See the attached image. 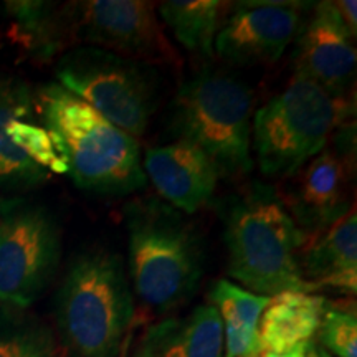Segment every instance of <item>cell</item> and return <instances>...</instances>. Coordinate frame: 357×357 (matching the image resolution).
I'll list each match as a JSON object with an SVG mask.
<instances>
[{
    "label": "cell",
    "mask_w": 357,
    "mask_h": 357,
    "mask_svg": "<svg viewBox=\"0 0 357 357\" xmlns=\"http://www.w3.org/2000/svg\"><path fill=\"white\" fill-rule=\"evenodd\" d=\"M38 102L45 128L79 189L113 197L144 189L147 178L136 137L58 83L47 84Z\"/></svg>",
    "instance_id": "cell-1"
},
{
    "label": "cell",
    "mask_w": 357,
    "mask_h": 357,
    "mask_svg": "<svg viewBox=\"0 0 357 357\" xmlns=\"http://www.w3.org/2000/svg\"><path fill=\"white\" fill-rule=\"evenodd\" d=\"M306 242V231L271 187L257 184L231 200L225 218L227 273L248 291L268 298L314 291L298 261Z\"/></svg>",
    "instance_id": "cell-2"
},
{
    "label": "cell",
    "mask_w": 357,
    "mask_h": 357,
    "mask_svg": "<svg viewBox=\"0 0 357 357\" xmlns=\"http://www.w3.org/2000/svg\"><path fill=\"white\" fill-rule=\"evenodd\" d=\"M128 270L139 300L158 312L182 305L204 271L200 236L185 213L160 199H137L124 208Z\"/></svg>",
    "instance_id": "cell-3"
},
{
    "label": "cell",
    "mask_w": 357,
    "mask_h": 357,
    "mask_svg": "<svg viewBox=\"0 0 357 357\" xmlns=\"http://www.w3.org/2000/svg\"><path fill=\"white\" fill-rule=\"evenodd\" d=\"M55 316L70 357H118L134 316L123 258L100 248L75 258L58 289Z\"/></svg>",
    "instance_id": "cell-4"
},
{
    "label": "cell",
    "mask_w": 357,
    "mask_h": 357,
    "mask_svg": "<svg viewBox=\"0 0 357 357\" xmlns=\"http://www.w3.org/2000/svg\"><path fill=\"white\" fill-rule=\"evenodd\" d=\"M252 105L247 84L225 71L205 70L177 91L171 128L204 151L220 176L242 177L253 169Z\"/></svg>",
    "instance_id": "cell-5"
},
{
    "label": "cell",
    "mask_w": 357,
    "mask_h": 357,
    "mask_svg": "<svg viewBox=\"0 0 357 357\" xmlns=\"http://www.w3.org/2000/svg\"><path fill=\"white\" fill-rule=\"evenodd\" d=\"M349 111L344 98L294 75L288 88L263 105L252 119V144L260 171L270 177L294 176L323 153Z\"/></svg>",
    "instance_id": "cell-6"
},
{
    "label": "cell",
    "mask_w": 357,
    "mask_h": 357,
    "mask_svg": "<svg viewBox=\"0 0 357 357\" xmlns=\"http://www.w3.org/2000/svg\"><path fill=\"white\" fill-rule=\"evenodd\" d=\"M56 78L61 88L132 137L146 132L158 105V86L146 65L98 47H79L61 56Z\"/></svg>",
    "instance_id": "cell-7"
},
{
    "label": "cell",
    "mask_w": 357,
    "mask_h": 357,
    "mask_svg": "<svg viewBox=\"0 0 357 357\" xmlns=\"http://www.w3.org/2000/svg\"><path fill=\"white\" fill-rule=\"evenodd\" d=\"M61 258V231L42 204L0 202V301L29 307L52 283Z\"/></svg>",
    "instance_id": "cell-8"
},
{
    "label": "cell",
    "mask_w": 357,
    "mask_h": 357,
    "mask_svg": "<svg viewBox=\"0 0 357 357\" xmlns=\"http://www.w3.org/2000/svg\"><path fill=\"white\" fill-rule=\"evenodd\" d=\"M66 33L131 60H174L154 7L142 0H88L65 8Z\"/></svg>",
    "instance_id": "cell-9"
},
{
    "label": "cell",
    "mask_w": 357,
    "mask_h": 357,
    "mask_svg": "<svg viewBox=\"0 0 357 357\" xmlns=\"http://www.w3.org/2000/svg\"><path fill=\"white\" fill-rule=\"evenodd\" d=\"M298 2H240L218 30L213 52L231 65L273 63L300 35Z\"/></svg>",
    "instance_id": "cell-10"
},
{
    "label": "cell",
    "mask_w": 357,
    "mask_h": 357,
    "mask_svg": "<svg viewBox=\"0 0 357 357\" xmlns=\"http://www.w3.org/2000/svg\"><path fill=\"white\" fill-rule=\"evenodd\" d=\"M296 73L312 79L333 96L344 98L354 83V37L341 20L336 3L318 2L298 35Z\"/></svg>",
    "instance_id": "cell-11"
},
{
    "label": "cell",
    "mask_w": 357,
    "mask_h": 357,
    "mask_svg": "<svg viewBox=\"0 0 357 357\" xmlns=\"http://www.w3.org/2000/svg\"><path fill=\"white\" fill-rule=\"evenodd\" d=\"M142 169L164 202L185 215L200 211L212 199L220 177L204 151L181 139L147 149Z\"/></svg>",
    "instance_id": "cell-12"
},
{
    "label": "cell",
    "mask_w": 357,
    "mask_h": 357,
    "mask_svg": "<svg viewBox=\"0 0 357 357\" xmlns=\"http://www.w3.org/2000/svg\"><path fill=\"white\" fill-rule=\"evenodd\" d=\"M294 176L284 207L301 229L319 235L351 212L349 174L341 155L323 151Z\"/></svg>",
    "instance_id": "cell-13"
},
{
    "label": "cell",
    "mask_w": 357,
    "mask_h": 357,
    "mask_svg": "<svg viewBox=\"0 0 357 357\" xmlns=\"http://www.w3.org/2000/svg\"><path fill=\"white\" fill-rule=\"evenodd\" d=\"M300 268L305 280L347 294L357 291V218L351 211L301 250Z\"/></svg>",
    "instance_id": "cell-14"
},
{
    "label": "cell",
    "mask_w": 357,
    "mask_h": 357,
    "mask_svg": "<svg viewBox=\"0 0 357 357\" xmlns=\"http://www.w3.org/2000/svg\"><path fill=\"white\" fill-rule=\"evenodd\" d=\"M326 306V298L314 293L284 291L271 296L258 323L261 352L306 346L318 334Z\"/></svg>",
    "instance_id": "cell-15"
},
{
    "label": "cell",
    "mask_w": 357,
    "mask_h": 357,
    "mask_svg": "<svg viewBox=\"0 0 357 357\" xmlns=\"http://www.w3.org/2000/svg\"><path fill=\"white\" fill-rule=\"evenodd\" d=\"M142 339L154 357H223V324L213 305H200L181 319L162 321Z\"/></svg>",
    "instance_id": "cell-16"
},
{
    "label": "cell",
    "mask_w": 357,
    "mask_h": 357,
    "mask_svg": "<svg viewBox=\"0 0 357 357\" xmlns=\"http://www.w3.org/2000/svg\"><path fill=\"white\" fill-rule=\"evenodd\" d=\"M211 301L223 324V357H260L258 323L270 298L229 280H218L211 291Z\"/></svg>",
    "instance_id": "cell-17"
},
{
    "label": "cell",
    "mask_w": 357,
    "mask_h": 357,
    "mask_svg": "<svg viewBox=\"0 0 357 357\" xmlns=\"http://www.w3.org/2000/svg\"><path fill=\"white\" fill-rule=\"evenodd\" d=\"M229 7V2L220 0H167L159 6V15L182 47L212 56L223 12Z\"/></svg>",
    "instance_id": "cell-18"
},
{
    "label": "cell",
    "mask_w": 357,
    "mask_h": 357,
    "mask_svg": "<svg viewBox=\"0 0 357 357\" xmlns=\"http://www.w3.org/2000/svg\"><path fill=\"white\" fill-rule=\"evenodd\" d=\"M8 10L19 25L20 38L40 55L52 56L63 45L66 33L65 17L55 12L52 3L10 2Z\"/></svg>",
    "instance_id": "cell-19"
},
{
    "label": "cell",
    "mask_w": 357,
    "mask_h": 357,
    "mask_svg": "<svg viewBox=\"0 0 357 357\" xmlns=\"http://www.w3.org/2000/svg\"><path fill=\"white\" fill-rule=\"evenodd\" d=\"M0 357H58L47 326L24 314L0 318Z\"/></svg>",
    "instance_id": "cell-20"
},
{
    "label": "cell",
    "mask_w": 357,
    "mask_h": 357,
    "mask_svg": "<svg viewBox=\"0 0 357 357\" xmlns=\"http://www.w3.org/2000/svg\"><path fill=\"white\" fill-rule=\"evenodd\" d=\"M10 79L0 82V189L26 190L43 184L50 174L40 169L8 141L6 134V109Z\"/></svg>",
    "instance_id": "cell-21"
},
{
    "label": "cell",
    "mask_w": 357,
    "mask_h": 357,
    "mask_svg": "<svg viewBox=\"0 0 357 357\" xmlns=\"http://www.w3.org/2000/svg\"><path fill=\"white\" fill-rule=\"evenodd\" d=\"M318 344L333 357H357V316L354 307L326 306Z\"/></svg>",
    "instance_id": "cell-22"
},
{
    "label": "cell",
    "mask_w": 357,
    "mask_h": 357,
    "mask_svg": "<svg viewBox=\"0 0 357 357\" xmlns=\"http://www.w3.org/2000/svg\"><path fill=\"white\" fill-rule=\"evenodd\" d=\"M336 3V8L341 15V20L344 22L346 29L349 30L352 37L356 38L357 35V2L354 0H339Z\"/></svg>",
    "instance_id": "cell-23"
},
{
    "label": "cell",
    "mask_w": 357,
    "mask_h": 357,
    "mask_svg": "<svg viewBox=\"0 0 357 357\" xmlns=\"http://www.w3.org/2000/svg\"><path fill=\"white\" fill-rule=\"evenodd\" d=\"M260 357H306V346L294 347L287 352H261Z\"/></svg>",
    "instance_id": "cell-24"
},
{
    "label": "cell",
    "mask_w": 357,
    "mask_h": 357,
    "mask_svg": "<svg viewBox=\"0 0 357 357\" xmlns=\"http://www.w3.org/2000/svg\"><path fill=\"white\" fill-rule=\"evenodd\" d=\"M132 357H154V356H153V352H151L149 346H147V342L142 339L141 344L136 347V351H134Z\"/></svg>",
    "instance_id": "cell-25"
}]
</instances>
